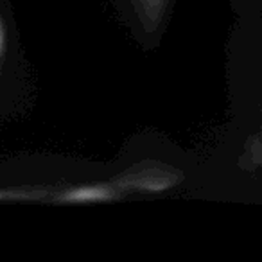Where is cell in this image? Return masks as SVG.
Returning <instances> with one entry per match:
<instances>
[{
	"instance_id": "obj_1",
	"label": "cell",
	"mask_w": 262,
	"mask_h": 262,
	"mask_svg": "<svg viewBox=\"0 0 262 262\" xmlns=\"http://www.w3.org/2000/svg\"><path fill=\"white\" fill-rule=\"evenodd\" d=\"M0 51H2V31H0Z\"/></svg>"
}]
</instances>
